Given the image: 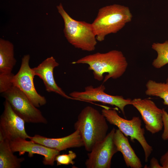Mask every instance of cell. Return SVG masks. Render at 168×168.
<instances>
[{"instance_id":"obj_1","label":"cell","mask_w":168,"mask_h":168,"mask_svg":"<svg viewBox=\"0 0 168 168\" xmlns=\"http://www.w3.org/2000/svg\"><path fill=\"white\" fill-rule=\"evenodd\" d=\"M72 63L87 64L88 70L92 71L94 78L99 81L102 80L103 74L107 73L103 82L110 78L117 79L120 77L125 72L128 65L122 52L116 50L88 55Z\"/></svg>"},{"instance_id":"obj_2","label":"cell","mask_w":168,"mask_h":168,"mask_svg":"<svg viewBox=\"0 0 168 168\" xmlns=\"http://www.w3.org/2000/svg\"><path fill=\"white\" fill-rule=\"evenodd\" d=\"M107 121L102 113L91 106L85 107L79 114L74 127L79 131L86 151L90 152L106 137L109 128Z\"/></svg>"},{"instance_id":"obj_3","label":"cell","mask_w":168,"mask_h":168,"mask_svg":"<svg viewBox=\"0 0 168 168\" xmlns=\"http://www.w3.org/2000/svg\"><path fill=\"white\" fill-rule=\"evenodd\" d=\"M132 18L129 8L124 6L114 4L100 8L91 23L97 41H102L108 35L117 33Z\"/></svg>"},{"instance_id":"obj_4","label":"cell","mask_w":168,"mask_h":168,"mask_svg":"<svg viewBox=\"0 0 168 168\" xmlns=\"http://www.w3.org/2000/svg\"><path fill=\"white\" fill-rule=\"evenodd\" d=\"M56 7L63 20V32L68 42L82 50L91 52L95 50L97 40L91 23L72 18L61 3Z\"/></svg>"},{"instance_id":"obj_5","label":"cell","mask_w":168,"mask_h":168,"mask_svg":"<svg viewBox=\"0 0 168 168\" xmlns=\"http://www.w3.org/2000/svg\"><path fill=\"white\" fill-rule=\"evenodd\" d=\"M101 113L108 122L116 126L124 135L129 136L131 141L136 140L139 143L144 152L145 162H147L153 148L145 138V130L142 128L140 118L134 116L130 120L124 119L118 114L115 109L106 106L102 110Z\"/></svg>"},{"instance_id":"obj_6","label":"cell","mask_w":168,"mask_h":168,"mask_svg":"<svg viewBox=\"0 0 168 168\" xmlns=\"http://www.w3.org/2000/svg\"><path fill=\"white\" fill-rule=\"evenodd\" d=\"M13 110L27 123L46 124L47 121L41 111L30 101L26 95L13 84L2 93Z\"/></svg>"},{"instance_id":"obj_7","label":"cell","mask_w":168,"mask_h":168,"mask_svg":"<svg viewBox=\"0 0 168 168\" xmlns=\"http://www.w3.org/2000/svg\"><path fill=\"white\" fill-rule=\"evenodd\" d=\"M30 59L29 54L23 57L20 68L13 76L12 82L26 95L36 107H39L45 105L47 101L45 97L38 94L35 89L34 83L35 75L29 66Z\"/></svg>"},{"instance_id":"obj_8","label":"cell","mask_w":168,"mask_h":168,"mask_svg":"<svg viewBox=\"0 0 168 168\" xmlns=\"http://www.w3.org/2000/svg\"><path fill=\"white\" fill-rule=\"evenodd\" d=\"M0 118V141H11L18 138L29 139L25 128V121L13 110L6 100Z\"/></svg>"},{"instance_id":"obj_9","label":"cell","mask_w":168,"mask_h":168,"mask_svg":"<svg viewBox=\"0 0 168 168\" xmlns=\"http://www.w3.org/2000/svg\"><path fill=\"white\" fill-rule=\"evenodd\" d=\"M115 130L113 128L105 138L96 144L88 154L85 162L86 168H110L112 158L118 152L113 141Z\"/></svg>"},{"instance_id":"obj_10","label":"cell","mask_w":168,"mask_h":168,"mask_svg":"<svg viewBox=\"0 0 168 168\" xmlns=\"http://www.w3.org/2000/svg\"><path fill=\"white\" fill-rule=\"evenodd\" d=\"M105 89L103 84L96 87L90 85L86 86L84 91H74L69 96L75 100L99 102L115 106L119 108L125 116L124 108L127 105H131L132 100L125 99L122 96L110 95L105 92Z\"/></svg>"},{"instance_id":"obj_11","label":"cell","mask_w":168,"mask_h":168,"mask_svg":"<svg viewBox=\"0 0 168 168\" xmlns=\"http://www.w3.org/2000/svg\"><path fill=\"white\" fill-rule=\"evenodd\" d=\"M132 105L139 111L146 129L152 134L160 131L163 127L162 110L152 100L147 99L135 98Z\"/></svg>"},{"instance_id":"obj_12","label":"cell","mask_w":168,"mask_h":168,"mask_svg":"<svg viewBox=\"0 0 168 168\" xmlns=\"http://www.w3.org/2000/svg\"><path fill=\"white\" fill-rule=\"evenodd\" d=\"M12 150L14 153L18 152L20 156L28 153L29 157H31L36 154L43 156V163L45 165L53 166L57 155L60 151L42 144L36 143L32 140L20 138L9 141Z\"/></svg>"},{"instance_id":"obj_13","label":"cell","mask_w":168,"mask_h":168,"mask_svg":"<svg viewBox=\"0 0 168 168\" xmlns=\"http://www.w3.org/2000/svg\"><path fill=\"white\" fill-rule=\"evenodd\" d=\"M59 65L55 59L51 56L48 58L37 67L32 68L35 76L42 79L46 90L49 92H53L68 99L74 100L67 95L56 83L54 76V68Z\"/></svg>"},{"instance_id":"obj_14","label":"cell","mask_w":168,"mask_h":168,"mask_svg":"<svg viewBox=\"0 0 168 168\" xmlns=\"http://www.w3.org/2000/svg\"><path fill=\"white\" fill-rule=\"evenodd\" d=\"M29 139L34 142L60 152L71 148H78L84 146V143L78 130L63 137L52 138L36 134L30 136Z\"/></svg>"},{"instance_id":"obj_15","label":"cell","mask_w":168,"mask_h":168,"mask_svg":"<svg viewBox=\"0 0 168 168\" xmlns=\"http://www.w3.org/2000/svg\"><path fill=\"white\" fill-rule=\"evenodd\" d=\"M113 141L118 152H120L122 154L128 167L131 168L142 167L140 159L131 147L128 138L119 129L115 130Z\"/></svg>"},{"instance_id":"obj_16","label":"cell","mask_w":168,"mask_h":168,"mask_svg":"<svg viewBox=\"0 0 168 168\" xmlns=\"http://www.w3.org/2000/svg\"><path fill=\"white\" fill-rule=\"evenodd\" d=\"M16 61L14 57V47L10 41L0 39V76L11 77Z\"/></svg>"},{"instance_id":"obj_17","label":"cell","mask_w":168,"mask_h":168,"mask_svg":"<svg viewBox=\"0 0 168 168\" xmlns=\"http://www.w3.org/2000/svg\"><path fill=\"white\" fill-rule=\"evenodd\" d=\"M25 159L14 154L9 140L0 141V168H19Z\"/></svg>"},{"instance_id":"obj_18","label":"cell","mask_w":168,"mask_h":168,"mask_svg":"<svg viewBox=\"0 0 168 168\" xmlns=\"http://www.w3.org/2000/svg\"><path fill=\"white\" fill-rule=\"evenodd\" d=\"M146 95L159 97L163 100V104L168 105V85L166 83L149 80L146 84Z\"/></svg>"},{"instance_id":"obj_19","label":"cell","mask_w":168,"mask_h":168,"mask_svg":"<svg viewBox=\"0 0 168 168\" xmlns=\"http://www.w3.org/2000/svg\"><path fill=\"white\" fill-rule=\"evenodd\" d=\"M152 48L157 54L152 63L154 67L159 68L168 63V41L162 43H154Z\"/></svg>"},{"instance_id":"obj_20","label":"cell","mask_w":168,"mask_h":168,"mask_svg":"<svg viewBox=\"0 0 168 168\" xmlns=\"http://www.w3.org/2000/svg\"><path fill=\"white\" fill-rule=\"evenodd\" d=\"M76 157V153L72 150H70L68 154H59L57 155L55 159V161H56L58 166L70 164L74 165L75 162L73 160Z\"/></svg>"},{"instance_id":"obj_21","label":"cell","mask_w":168,"mask_h":168,"mask_svg":"<svg viewBox=\"0 0 168 168\" xmlns=\"http://www.w3.org/2000/svg\"><path fill=\"white\" fill-rule=\"evenodd\" d=\"M162 110L164 130L161 138L164 140H168V113L164 109H162Z\"/></svg>"},{"instance_id":"obj_22","label":"cell","mask_w":168,"mask_h":168,"mask_svg":"<svg viewBox=\"0 0 168 168\" xmlns=\"http://www.w3.org/2000/svg\"><path fill=\"white\" fill-rule=\"evenodd\" d=\"M160 162L163 168H168V151L161 156Z\"/></svg>"},{"instance_id":"obj_23","label":"cell","mask_w":168,"mask_h":168,"mask_svg":"<svg viewBox=\"0 0 168 168\" xmlns=\"http://www.w3.org/2000/svg\"><path fill=\"white\" fill-rule=\"evenodd\" d=\"M149 168H163L161 165L159 164L157 160L154 157H153L150 161Z\"/></svg>"},{"instance_id":"obj_24","label":"cell","mask_w":168,"mask_h":168,"mask_svg":"<svg viewBox=\"0 0 168 168\" xmlns=\"http://www.w3.org/2000/svg\"><path fill=\"white\" fill-rule=\"evenodd\" d=\"M168 85V77H167L166 81V83Z\"/></svg>"},{"instance_id":"obj_25","label":"cell","mask_w":168,"mask_h":168,"mask_svg":"<svg viewBox=\"0 0 168 168\" xmlns=\"http://www.w3.org/2000/svg\"><path fill=\"white\" fill-rule=\"evenodd\" d=\"M14 76V75H13ZM12 76V77H13Z\"/></svg>"}]
</instances>
